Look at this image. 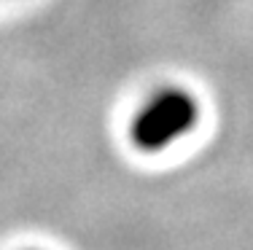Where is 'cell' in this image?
<instances>
[{
	"mask_svg": "<svg viewBox=\"0 0 253 250\" xmlns=\"http://www.w3.org/2000/svg\"><path fill=\"white\" fill-rule=\"evenodd\" d=\"M197 121L200 105L194 94L178 86H165L137 108L129 135L132 143L143 151H165L194 132Z\"/></svg>",
	"mask_w": 253,
	"mask_h": 250,
	"instance_id": "6da1fadb",
	"label": "cell"
}]
</instances>
